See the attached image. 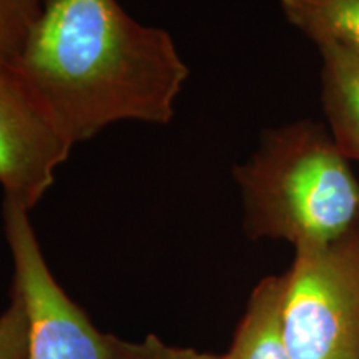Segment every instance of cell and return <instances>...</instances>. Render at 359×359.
Segmentation results:
<instances>
[{
    "mask_svg": "<svg viewBox=\"0 0 359 359\" xmlns=\"http://www.w3.org/2000/svg\"><path fill=\"white\" fill-rule=\"evenodd\" d=\"M74 143L122 120L167 125L188 79L167 30L116 0H48L12 65Z\"/></svg>",
    "mask_w": 359,
    "mask_h": 359,
    "instance_id": "cell-1",
    "label": "cell"
},
{
    "mask_svg": "<svg viewBox=\"0 0 359 359\" xmlns=\"http://www.w3.org/2000/svg\"><path fill=\"white\" fill-rule=\"evenodd\" d=\"M321 98L330 132L348 160L359 161V57L321 45Z\"/></svg>",
    "mask_w": 359,
    "mask_h": 359,
    "instance_id": "cell-6",
    "label": "cell"
},
{
    "mask_svg": "<svg viewBox=\"0 0 359 359\" xmlns=\"http://www.w3.org/2000/svg\"><path fill=\"white\" fill-rule=\"evenodd\" d=\"M286 20L309 40L359 57V0H280Z\"/></svg>",
    "mask_w": 359,
    "mask_h": 359,
    "instance_id": "cell-8",
    "label": "cell"
},
{
    "mask_svg": "<svg viewBox=\"0 0 359 359\" xmlns=\"http://www.w3.org/2000/svg\"><path fill=\"white\" fill-rule=\"evenodd\" d=\"M125 359H222V354L201 353L191 348H178L150 334L142 343H127Z\"/></svg>",
    "mask_w": 359,
    "mask_h": 359,
    "instance_id": "cell-11",
    "label": "cell"
},
{
    "mask_svg": "<svg viewBox=\"0 0 359 359\" xmlns=\"http://www.w3.org/2000/svg\"><path fill=\"white\" fill-rule=\"evenodd\" d=\"M4 224L15 271L13 294L27 316V359H125L127 343L100 333L57 283L29 210L6 200Z\"/></svg>",
    "mask_w": 359,
    "mask_h": 359,
    "instance_id": "cell-4",
    "label": "cell"
},
{
    "mask_svg": "<svg viewBox=\"0 0 359 359\" xmlns=\"http://www.w3.org/2000/svg\"><path fill=\"white\" fill-rule=\"evenodd\" d=\"M0 359H27V316L17 294L0 314Z\"/></svg>",
    "mask_w": 359,
    "mask_h": 359,
    "instance_id": "cell-10",
    "label": "cell"
},
{
    "mask_svg": "<svg viewBox=\"0 0 359 359\" xmlns=\"http://www.w3.org/2000/svg\"><path fill=\"white\" fill-rule=\"evenodd\" d=\"M40 11L34 0H0V67L15 64Z\"/></svg>",
    "mask_w": 359,
    "mask_h": 359,
    "instance_id": "cell-9",
    "label": "cell"
},
{
    "mask_svg": "<svg viewBox=\"0 0 359 359\" xmlns=\"http://www.w3.org/2000/svg\"><path fill=\"white\" fill-rule=\"evenodd\" d=\"M74 143L12 65L0 67V187L32 210L53 185Z\"/></svg>",
    "mask_w": 359,
    "mask_h": 359,
    "instance_id": "cell-5",
    "label": "cell"
},
{
    "mask_svg": "<svg viewBox=\"0 0 359 359\" xmlns=\"http://www.w3.org/2000/svg\"><path fill=\"white\" fill-rule=\"evenodd\" d=\"M251 238L327 245L359 224V182L333 135L311 120L269 128L233 168Z\"/></svg>",
    "mask_w": 359,
    "mask_h": 359,
    "instance_id": "cell-2",
    "label": "cell"
},
{
    "mask_svg": "<svg viewBox=\"0 0 359 359\" xmlns=\"http://www.w3.org/2000/svg\"><path fill=\"white\" fill-rule=\"evenodd\" d=\"M283 294L285 275L258 283L222 359H293L283 330Z\"/></svg>",
    "mask_w": 359,
    "mask_h": 359,
    "instance_id": "cell-7",
    "label": "cell"
},
{
    "mask_svg": "<svg viewBox=\"0 0 359 359\" xmlns=\"http://www.w3.org/2000/svg\"><path fill=\"white\" fill-rule=\"evenodd\" d=\"M34 2H37V4H40V6H43V4L48 2V0H34Z\"/></svg>",
    "mask_w": 359,
    "mask_h": 359,
    "instance_id": "cell-12",
    "label": "cell"
},
{
    "mask_svg": "<svg viewBox=\"0 0 359 359\" xmlns=\"http://www.w3.org/2000/svg\"><path fill=\"white\" fill-rule=\"evenodd\" d=\"M283 330L293 359H359V224L327 245L294 250Z\"/></svg>",
    "mask_w": 359,
    "mask_h": 359,
    "instance_id": "cell-3",
    "label": "cell"
}]
</instances>
